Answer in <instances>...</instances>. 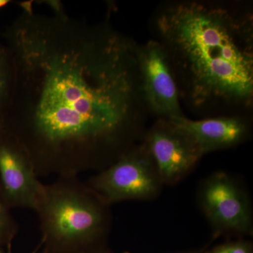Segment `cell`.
Listing matches in <instances>:
<instances>
[{
  "mask_svg": "<svg viewBox=\"0 0 253 253\" xmlns=\"http://www.w3.org/2000/svg\"><path fill=\"white\" fill-rule=\"evenodd\" d=\"M3 36L15 84L0 126L24 145L37 175L101 171L134 146L149 116L138 43L109 18L89 23L24 6Z\"/></svg>",
  "mask_w": 253,
  "mask_h": 253,
  "instance_id": "1",
  "label": "cell"
},
{
  "mask_svg": "<svg viewBox=\"0 0 253 253\" xmlns=\"http://www.w3.org/2000/svg\"><path fill=\"white\" fill-rule=\"evenodd\" d=\"M181 104L201 118L246 115L253 106V16L239 1L172 0L151 23Z\"/></svg>",
  "mask_w": 253,
  "mask_h": 253,
  "instance_id": "2",
  "label": "cell"
},
{
  "mask_svg": "<svg viewBox=\"0 0 253 253\" xmlns=\"http://www.w3.org/2000/svg\"><path fill=\"white\" fill-rule=\"evenodd\" d=\"M109 205L78 175L58 176L44 184L36 212L51 253H89L107 235Z\"/></svg>",
  "mask_w": 253,
  "mask_h": 253,
  "instance_id": "3",
  "label": "cell"
},
{
  "mask_svg": "<svg viewBox=\"0 0 253 253\" xmlns=\"http://www.w3.org/2000/svg\"><path fill=\"white\" fill-rule=\"evenodd\" d=\"M85 183L109 206L154 199L163 185L154 160L143 143L134 145Z\"/></svg>",
  "mask_w": 253,
  "mask_h": 253,
  "instance_id": "4",
  "label": "cell"
},
{
  "mask_svg": "<svg viewBox=\"0 0 253 253\" xmlns=\"http://www.w3.org/2000/svg\"><path fill=\"white\" fill-rule=\"evenodd\" d=\"M199 202L216 236L253 232V211L246 190L228 173L216 172L200 186Z\"/></svg>",
  "mask_w": 253,
  "mask_h": 253,
  "instance_id": "5",
  "label": "cell"
},
{
  "mask_svg": "<svg viewBox=\"0 0 253 253\" xmlns=\"http://www.w3.org/2000/svg\"><path fill=\"white\" fill-rule=\"evenodd\" d=\"M137 61L149 116L168 120L184 116L177 83L161 44L155 39L138 44Z\"/></svg>",
  "mask_w": 253,
  "mask_h": 253,
  "instance_id": "6",
  "label": "cell"
},
{
  "mask_svg": "<svg viewBox=\"0 0 253 253\" xmlns=\"http://www.w3.org/2000/svg\"><path fill=\"white\" fill-rule=\"evenodd\" d=\"M0 188L10 209L36 211L44 193L29 153L14 134L0 126Z\"/></svg>",
  "mask_w": 253,
  "mask_h": 253,
  "instance_id": "7",
  "label": "cell"
},
{
  "mask_svg": "<svg viewBox=\"0 0 253 253\" xmlns=\"http://www.w3.org/2000/svg\"><path fill=\"white\" fill-rule=\"evenodd\" d=\"M143 144L154 160L163 184L181 180L203 156L191 138L170 120L156 119L145 134Z\"/></svg>",
  "mask_w": 253,
  "mask_h": 253,
  "instance_id": "8",
  "label": "cell"
},
{
  "mask_svg": "<svg viewBox=\"0 0 253 253\" xmlns=\"http://www.w3.org/2000/svg\"><path fill=\"white\" fill-rule=\"evenodd\" d=\"M171 122L186 133L204 155L234 147L251 134L247 115H229L191 120L185 116L173 118Z\"/></svg>",
  "mask_w": 253,
  "mask_h": 253,
  "instance_id": "9",
  "label": "cell"
},
{
  "mask_svg": "<svg viewBox=\"0 0 253 253\" xmlns=\"http://www.w3.org/2000/svg\"><path fill=\"white\" fill-rule=\"evenodd\" d=\"M15 84V66L11 50L0 43V124L11 106Z\"/></svg>",
  "mask_w": 253,
  "mask_h": 253,
  "instance_id": "10",
  "label": "cell"
},
{
  "mask_svg": "<svg viewBox=\"0 0 253 253\" xmlns=\"http://www.w3.org/2000/svg\"><path fill=\"white\" fill-rule=\"evenodd\" d=\"M10 208L0 188V248L10 246L18 231V223L10 212Z\"/></svg>",
  "mask_w": 253,
  "mask_h": 253,
  "instance_id": "11",
  "label": "cell"
},
{
  "mask_svg": "<svg viewBox=\"0 0 253 253\" xmlns=\"http://www.w3.org/2000/svg\"><path fill=\"white\" fill-rule=\"evenodd\" d=\"M208 253H253V250L249 242L238 241L220 245Z\"/></svg>",
  "mask_w": 253,
  "mask_h": 253,
  "instance_id": "12",
  "label": "cell"
},
{
  "mask_svg": "<svg viewBox=\"0 0 253 253\" xmlns=\"http://www.w3.org/2000/svg\"><path fill=\"white\" fill-rule=\"evenodd\" d=\"M9 2H10V1H6V0H0V8L6 6V4H9Z\"/></svg>",
  "mask_w": 253,
  "mask_h": 253,
  "instance_id": "13",
  "label": "cell"
},
{
  "mask_svg": "<svg viewBox=\"0 0 253 253\" xmlns=\"http://www.w3.org/2000/svg\"><path fill=\"white\" fill-rule=\"evenodd\" d=\"M201 253L199 252V251H191V252H185V253Z\"/></svg>",
  "mask_w": 253,
  "mask_h": 253,
  "instance_id": "14",
  "label": "cell"
},
{
  "mask_svg": "<svg viewBox=\"0 0 253 253\" xmlns=\"http://www.w3.org/2000/svg\"><path fill=\"white\" fill-rule=\"evenodd\" d=\"M96 253H109L105 252V251H99V252Z\"/></svg>",
  "mask_w": 253,
  "mask_h": 253,
  "instance_id": "15",
  "label": "cell"
},
{
  "mask_svg": "<svg viewBox=\"0 0 253 253\" xmlns=\"http://www.w3.org/2000/svg\"><path fill=\"white\" fill-rule=\"evenodd\" d=\"M0 253H4L2 252V251H1V248H0Z\"/></svg>",
  "mask_w": 253,
  "mask_h": 253,
  "instance_id": "16",
  "label": "cell"
},
{
  "mask_svg": "<svg viewBox=\"0 0 253 253\" xmlns=\"http://www.w3.org/2000/svg\"><path fill=\"white\" fill-rule=\"evenodd\" d=\"M123 253H129V252H127V251H126V252H124Z\"/></svg>",
  "mask_w": 253,
  "mask_h": 253,
  "instance_id": "17",
  "label": "cell"
}]
</instances>
